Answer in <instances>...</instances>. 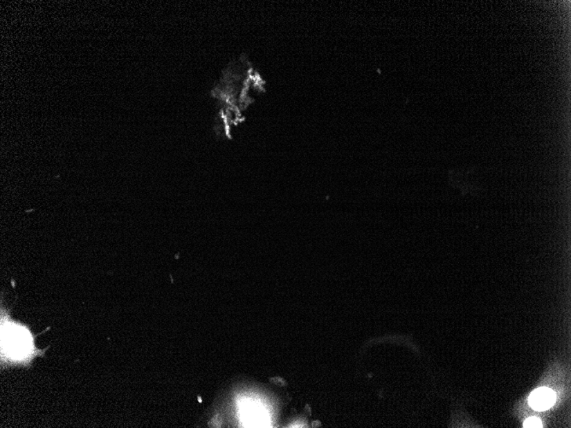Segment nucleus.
<instances>
[{"instance_id": "obj_1", "label": "nucleus", "mask_w": 571, "mask_h": 428, "mask_svg": "<svg viewBox=\"0 0 571 428\" xmlns=\"http://www.w3.org/2000/svg\"><path fill=\"white\" fill-rule=\"evenodd\" d=\"M2 354L12 364H27L35 353L34 339L27 328L3 318Z\"/></svg>"}, {"instance_id": "obj_2", "label": "nucleus", "mask_w": 571, "mask_h": 428, "mask_svg": "<svg viewBox=\"0 0 571 428\" xmlns=\"http://www.w3.org/2000/svg\"><path fill=\"white\" fill-rule=\"evenodd\" d=\"M239 416L243 425L247 427L271 426L270 416L264 405L252 398H244L239 402Z\"/></svg>"}, {"instance_id": "obj_3", "label": "nucleus", "mask_w": 571, "mask_h": 428, "mask_svg": "<svg viewBox=\"0 0 571 428\" xmlns=\"http://www.w3.org/2000/svg\"><path fill=\"white\" fill-rule=\"evenodd\" d=\"M556 394L554 391L549 388H539L534 391L529 397V404L531 407L538 411H547L554 404Z\"/></svg>"}, {"instance_id": "obj_4", "label": "nucleus", "mask_w": 571, "mask_h": 428, "mask_svg": "<svg viewBox=\"0 0 571 428\" xmlns=\"http://www.w3.org/2000/svg\"><path fill=\"white\" fill-rule=\"evenodd\" d=\"M525 427H543V423L536 417H530L525 422Z\"/></svg>"}]
</instances>
